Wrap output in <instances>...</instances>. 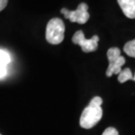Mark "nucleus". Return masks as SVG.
I'll use <instances>...</instances> for the list:
<instances>
[{
  "label": "nucleus",
  "instance_id": "obj_1",
  "mask_svg": "<svg viewBox=\"0 0 135 135\" xmlns=\"http://www.w3.org/2000/svg\"><path fill=\"white\" fill-rule=\"evenodd\" d=\"M103 100L100 97L96 96L91 99L86 107L82 112L80 117L79 124L82 128L90 129L96 126L103 115V110L101 108Z\"/></svg>",
  "mask_w": 135,
  "mask_h": 135
},
{
  "label": "nucleus",
  "instance_id": "obj_2",
  "mask_svg": "<svg viewBox=\"0 0 135 135\" xmlns=\"http://www.w3.org/2000/svg\"><path fill=\"white\" fill-rule=\"evenodd\" d=\"M65 24L59 18H51L46 25L45 38L51 45L60 44L65 38Z\"/></svg>",
  "mask_w": 135,
  "mask_h": 135
},
{
  "label": "nucleus",
  "instance_id": "obj_3",
  "mask_svg": "<svg viewBox=\"0 0 135 135\" xmlns=\"http://www.w3.org/2000/svg\"><path fill=\"white\" fill-rule=\"evenodd\" d=\"M109 66L106 70V76L111 77L113 74H119L121 71L122 65L126 63V59L120 55V50L117 47L110 48L107 51Z\"/></svg>",
  "mask_w": 135,
  "mask_h": 135
},
{
  "label": "nucleus",
  "instance_id": "obj_4",
  "mask_svg": "<svg viewBox=\"0 0 135 135\" xmlns=\"http://www.w3.org/2000/svg\"><path fill=\"white\" fill-rule=\"evenodd\" d=\"M61 13L64 14L65 18L71 22L79 24H85L90 18V14L88 13V5L85 3L79 4L75 11H69L63 8L61 9Z\"/></svg>",
  "mask_w": 135,
  "mask_h": 135
},
{
  "label": "nucleus",
  "instance_id": "obj_5",
  "mask_svg": "<svg viewBox=\"0 0 135 135\" xmlns=\"http://www.w3.org/2000/svg\"><path fill=\"white\" fill-rule=\"evenodd\" d=\"M99 40V37L96 35H94L90 39H86L82 31H78L73 37V44L79 45L84 52H91V51H96Z\"/></svg>",
  "mask_w": 135,
  "mask_h": 135
},
{
  "label": "nucleus",
  "instance_id": "obj_6",
  "mask_svg": "<svg viewBox=\"0 0 135 135\" xmlns=\"http://www.w3.org/2000/svg\"><path fill=\"white\" fill-rule=\"evenodd\" d=\"M123 13L128 18H135V0H118Z\"/></svg>",
  "mask_w": 135,
  "mask_h": 135
},
{
  "label": "nucleus",
  "instance_id": "obj_7",
  "mask_svg": "<svg viewBox=\"0 0 135 135\" xmlns=\"http://www.w3.org/2000/svg\"><path fill=\"white\" fill-rule=\"evenodd\" d=\"M119 77H118V80H119V83H125L127 80H133V73L129 68H125L124 70H121V71L118 74Z\"/></svg>",
  "mask_w": 135,
  "mask_h": 135
},
{
  "label": "nucleus",
  "instance_id": "obj_8",
  "mask_svg": "<svg viewBox=\"0 0 135 135\" xmlns=\"http://www.w3.org/2000/svg\"><path fill=\"white\" fill-rule=\"evenodd\" d=\"M124 51L129 57L135 58V39L126 43L124 46Z\"/></svg>",
  "mask_w": 135,
  "mask_h": 135
},
{
  "label": "nucleus",
  "instance_id": "obj_9",
  "mask_svg": "<svg viewBox=\"0 0 135 135\" xmlns=\"http://www.w3.org/2000/svg\"><path fill=\"white\" fill-rule=\"evenodd\" d=\"M11 62V57L7 51L0 49V64L6 65Z\"/></svg>",
  "mask_w": 135,
  "mask_h": 135
},
{
  "label": "nucleus",
  "instance_id": "obj_10",
  "mask_svg": "<svg viewBox=\"0 0 135 135\" xmlns=\"http://www.w3.org/2000/svg\"><path fill=\"white\" fill-rule=\"evenodd\" d=\"M102 135H119V133L114 127H108L104 131Z\"/></svg>",
  "mask_w": 135,
  "mask_h": 135
},
{
  "label": "nucleus",
  "instance_id": "obj_11",
  "mask_svg": "<svg viewBox=\"0 0 135 135\" xmlns=\"http://www.w3.org/2000/svg\"><path fill=\"white\" fill-rule=\"evenodd\" d=\"M7 74V68L6 65L0 64V78L4 77Z\"/></svg>",
  "mask_w": 135,
  "mask_h": 135
},
{
  "label": "nucleus",
  "instance_id": "obj_12",
  "mask_svg": "<svg viewBox=\"0 0 135 135\" xmlns=\"http://www.w3.org/2000/svg\"><path fill=\"white\" fill-rule=\"evenodd\" d=\"M7 4H8V0H0V11H2L6 7Z\"/></svg>",
  "mask_w": 135,
  "mask_h": 135
},
{
  "label": "nucleus",
  "instance_id": "obj_13",
  "mask_svg": "<svg viewBox=\"0 0 135 135\" xmlns=\"http://www.w3.org/2000/svg\"><path fill=\"white\" fill-rule=\"evenodd\" d=\"M133 81H135V73H134V76L133 78Z\"/></svg>",
  "mask_w": 135,
  "mask_h": 135
},
{
  "label": "nucleus",
  "instance_id": "obj_14",
  "mask_svg": "<svg viewBox=\"0 0 135 135\" xmlns=\"http://www.w3.org/2000/svg\"><path fill=\"white\" fill-rule=\"evenodd\" d=\"M0 135H1V134H0Z\"/></svg>",
  "mask_w": 135,
  "mask_h": 135
}]
</instances>
